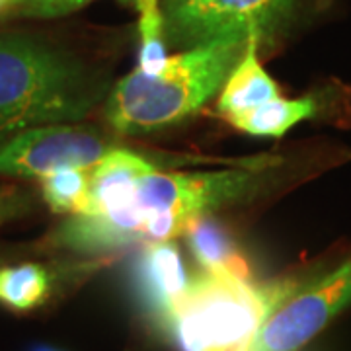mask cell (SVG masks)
<instances>
[{"label":"cell","mask_w":351,"mask_h":351,"mask_svg":"<svg viewBox=\"0 0 351 351\" xmlns=\"http://www.w3.org/2000/svg\"><path fill=\"white\" fill-rule=\"evenodd\" d=\"M108 88L100 71L63 43L0 32V145L32 127L78 123Z\"/></svg>","instance_id":"obj_1"},{"label":"cell","mask_w":351,"mask_h":351,"mask_svg":"<svg viewBox=\"0 0 351 351\" xmlns=\"http://www.w3.org/2000/svg\"><path fill=\"white\" fill-rule=\"evenodd\" d=\"M267 164L219 172L166 174L151 170L135 182L127 203L108 215H73L57 232V244L76 252L113 250L143 242L145 223L168 217L188 226L209 211L254 195L267 180Z\"/></svg>","instance_id":"obj_2"},{"label":"cell","mask_w":351,"mask_h":351,"mask_svg":"<svg viewBox=\"0 0 351 351\" xmlns=\"http://www.w3.org/2000/svg\"><path fill=\"white\" fill-rule=\"evenodd\" d=\"M246 45L223 39L168 57L156 75L135 69L108 94V123L123 135H149L195 115L223 90Z\"/></svg>","instance_id":"obj_3"},{"label":"cell","mask_w":351,"mask_h":351,"mask_svg":"<svg viewBox=\"0 0 351 351\" xmlns=\"http://www.w3.org/2000/svg\"><path fill=\"white\" fill-rule=\"evenodd\" d=\"M299 289L295 281L258 285L250 279L203 271L191 279L164 328L180 351L244 350Z\"/></svg>","instance_id":"obj_4"},{"label":"cell","mask_w":351,"mask_h":351,"mask_svg":"<svg viewBox=\"0 0 351 351\" xmlns=\"http://www.w3.org/2000/svg\"><path fill=\"white\" fill-rule=\"evenodd\" d=\"M314 6V0H162L164 39L176 49L237 39L258 43Z\"/></svg>","instance_id":"obj_5"},{"label":"cell","mask_w":351,"mask_h":351,"mask_svg":"<svg viewBox=\"0 0 351 351\" xmlns=\"http://www.w3.org/2000/svg\"><path fill=\"white\" fill-rule=\"evenodd\" d=\"M351 306V254L285 301L248 351H299Z\"/></svg>","instance_id":"obj_6"},{"label":"cell","mask_w":351,"mask_h":351,"mask_svg":"<svg viewBox=\"0 0 351 351\" xmlns=\"http://www.w3.org/2000/svg\"><path fill=\"white\" fill-rule=\"evenodd\" d=\"M113 149L94 127L51 123L0 145V174L45 180L64 170H92Z\"/></svg>","instance_id":"obj_7"},{"label":"cell","mask_w":351,"mask_h":351,"mask_svg":"<svg viewBox=\"0 0 351 351\" xmlns=\"http://www.w3.org/2000/svg\"><path fill=\"white\" fill-rule=\"evenodd\" d=\"M314 117H328L330 121H350V90L343 86H328L301 98H277L230 119V123L254 137H281L289 129Z\"/></svg>","instance_id":"obj_8"},{"label":"cell","mask_w":351,"mask_h":351,"mask_svg":"<svg viewBox=\"0 0 351 351\" xmlns=\"http://www.w3.org/2000/svg\"><path fill=\"white\" fill-rule=\"evenodd\" d=\"M135 281L143 304L162 324L191 285L180 250L172 240L149 242L143 248L135 265Z\"/></svg>","instance_id":"obj_9"},{"label":"cell","mask_w":351,"mask_h":351,"mask_svg":"<svg viewBox=\"0 0 351 351\" xmlns=\"http://www.w3.org/2000/svg\"><path fill=\"white\" fill-rule=\"evenodd\" d=\"M154 170L135 152L113 149L90 170V203L84 215H108L121 209L138 178Z\"/></svg>","instance_id":"obj_10"},{"label":"cell","mask_w":351,"mask_h":351,"mask_svg":"<svg viewBox=\"0 0 351 351\" xmlns=\"http://www.w3.org/2000/svg\"><path fill=\"white\" fill-rule=\"evenodd\" d=\"M260 43L250 39L237 66L230 71L221 96L217 100V110L223 113L226 121L260 108L267 101L281 98L277 82L265 73L258 57Z\"/></svg>","instance_id":"obj_11"},{"label":"cell","mask_w":351,"mask_h":351,"mask_svg":"<svg viewBox=\"0 0 351 351\" xmlns=\"http://www.w3.org/2000/svg\"><path fill=\"white\" fill-rule=\"evenodd\" d=\"M189 240V250L203 265V271L250 279V267L228 239L225 230L207 215L195 219L184 232Z\"/></svg>","instance_id":"obj_12"},{"label":"cell","mask_w":351,"mask_h":351,"mask_svg":"<svg viewBox=\"0 0 351 351\" xmlns=\"http://www.w3.org/2000/svg\"><path fill=\"white\" fill-rule=\"evenodd\" d=\"M49 289V274L39 263H20L0 269V302L14 311L39 306L47 299Z\"/></svg>","instance_id":"obj_13"},{"label":"cell","mask_w":351,"mask_h":351,"mask_svg":"<svg viewBox=\"0 0 351 351\" xmlns=\"http://www.w3.org/2000/svg\"><path fill=\"white\" fill-rule=\"evenodd\" d=\"M41 195L57 213L84 215L90 203V170H64L45 178Z\"/></svg>","instance_id":"obj_14"},{"label":"cell","mask_w":351,"mask_h":351,"mask_svg":"<svg viewBox=\"0 0 351 351\" xmlns=\"http://www.w3.org/2000/svg\"><path fill=\"white\" fill-rule=\"evenodd\" d=\"M92 0H8L6 10L32 18H59L76 12Z\"/></svg>","instance_id":"obj_15"},{"label":"cell","mask_w":351,"mask_h":351,"mask_svg":"<svg viewBox=\"0 0 351 351\" xmlns=\"http://www.w3.org/2000/svg\"><path fill=\"white\" fill-rule=\"evenodd\" d=\"M18 188H0V225L32 209V199Z\"/></svg>","instance_id":"obj_16"},{"label":"cell","mask_w":351,"mask_h":351,"mask_svg":"<svg viewBox=\"0 0 351 351\" xmlns=\"http://www.w3.org/2000/svg\"><path fill=\"white\" fill-rule=\"evenodd\" d=\"M123 2H133L138 8V12H145V10H152V8H160L162 0H123Z\"/></svg>","instance_id":"obj_17"},{"label":"cell","mask_w":351,"mask_h":351,"mask_svg":"<svg viewBox=\"0 0 351 351\" xmlns=\"http://www.w3.org/2000/svg\"><path fill=\"white\" fill-rule=\"evenodd\" d=\"M6 4H8V0H0V12L6 10Z\"/></svg>","instance_id":"obj_18"},{"label":"cell","mask_w":351,"mask_h":351,"mask_svg":"<svg viewBox=\"0 0 351 351\" xmlns=\"http://www.w3.org/2000/svg\"><path fill=\"white\" fill-rule=\"evenodd\" d=\"M36 351H55V350H51V348H39V350Z\"/></svg>","instance_id":"obj_19"},{"label":"cell","mask_w":351,"mask_h":351,"mask_svg":"<svg viewBox=\"0 0 351 351\" xmlns=\"http://www.w3.org/2000/svg\"><path fill=\"white\" fill-rule=\"evenodd\" d=\"M239 351H248V348H244V350H239Z\"/></svg>","instance_id":"obj_20"},{"label":"cell","mask_w":351,"mask_h":351,"mask_svg":"<svg viewBox=\"0 0 351 351\" xmlns=\"http://www.w3.org/2000/svg\"><path fill=\"white\" fill-rule=\"evenodd\" d=\"M6 6H8V4H6Z\"/></svg>","instance_id":"obj_21"}]
</instances>
